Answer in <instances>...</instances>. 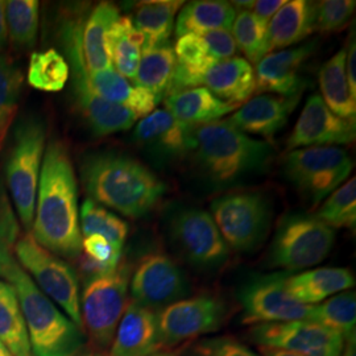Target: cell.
Wrapping results in <instances>:
<instances>
[{
    "mask_svg": "<svg viewBox=\"0 0 356 356\" xmlns=\"http://www.w3.org/2000/svg\"><path fill=\"white\" fill-rule=\"evenodd\" d=\"M31 234L51 254L74 259L82 252L76 175L63 141H49L44 153Z\"/></svg>",
    "mask_w": 356,
    "mask_h": 356,
    "instance_id": "6da1fadb",
    "label": "cell"
},
{
    "mask_svg": "<svg viewBox=\"0 0 356 356\" xmlns=\"http://www.w3.org/2000/svg\"><path fill=\"white\" fill-rule=\"evenodd\" d=\"M81 173L90 200L134 219L152 211L166 191L165 184L147 166L123 153L90 154Z\"/></svg>",
    "mask_w": 356,
    "mask_h": 356,
    "instance_id": "7a4b0ae2",
    "label": "cell"
},
{
    "mask_svg": "<svg viewBox=\"0 0 356 356\" xmlns=\"http://www.w3.org/2000/svg\"><path fill=\"white\" fill-rule=\"evenodd\" d=\"M3 279L17 294L33 356H76L83 343V331L41 292L17 260L4 268Z\"/></svg>",
    "mask_w": 356,
    "mask_h": 356,
    "instance_id": "3957f363",
    "label": "cell"
},
{
    "mask_svg": "<svg viewBox=\"0 0 356 356\" xmlns=\"http://www.w3.org/2000/svg\"><path fill=\"white\" fill-rule=\"evenodd\" d=\"M191 151L204 173L220 185L261 170L273 153L269 143L250 138L227 120L194 127Z\"/></svg>",
    "mask_w": 356,
    "mask_h": 356,
    "instance_id": "277c9868",
    "label": "cell"
},
{
    "mask_svg": "<svg viewBox=\"0 0 356 356\" xmlns=\"http://www.w3.org/2000/svg\"><path fill=\"white\" fill-rule=\"evenodd\" d=\"M82 26L81 19L70 15L60 26V41L67 57L76 106L91 131L98 136L129 129L138 120L135 114L123 106L104 101L90 86L89 72L82 51Z\"/></svg>",
    "mask_w": 356,
    "mask_h": 356,
    "instance_id": "5b68a950",
    "label": "cell"
},
{
    "mask_svg": "<svg viewBox=\"0 0 356 356\" xmlns=\"http://www.w3.org/2000/svg\"><path fill=\"white\" fill-rule=\"evenodd\" d=\"M45 126L38 116L19 122L6 165L7 185L19 219L26 231L32 229L38 181L45 148Z\"/></svg>",
    "mask_w": 356,
    "mask_h": 356,
    "instance_id": "8992f818",
    "label": "cell"
},
{
    "mask_svg": "<svg viewBox=\"0 0 356 356\" xmlns=\"http://www.w3.org/2000/svg\"><path fill=\"white\" fill-rule=\"evenodd\" d=\"M131 268L120 263L114 270L97 275L88 281L81 304L83 329L92 342L107 348L114 341L115 332L126 310Z\"/></svg>",
    "mask_w": 356,
    "mask_h": 356,
    "instance_id": "52a82bcc",
    "label": "cell"
},
{
    "mask_svg": "<svg viewBox=\"0 0 356 356\" xmlns=\"http://www.w3.org/2000/svg\"><path fill=\"white\" fill-rule=\"evenodd\" d=\"M354 168L341 147H306L284 159V173L306 200L316 206L350 177Z\"/></svg>",
    "mask_w": 356,
    "mask_h": 356,
    "instance_id": "ba28073f",
    "label": "cell"
},
{
    "mask_svg": "<svg viewBox=\"0 0 356 356\" xmlns=\"http://www.w3.org/2000/svg\"><path fill=\"white\" fill-rule=\"evenodd\" d=\"M13 254L19 266L35 279L38 289L60 306L67 317L83 331L79 285L74 269L41 247L31 232L19 238Z\"/></svg>",
    "mask_w": 356,
    "mask_h": 356,
    "instance_id": "9c48e42d",
    "label": "cell"
},
{
    "mask_svg": "<svg viewBox=\"0 0 356 356\" xmlns=\"http://www.w3.org/2000/svg\"><path fill=\"white\" fill-rule=\"evenodd\" d=\"M334 241L335 231L322 223L317 216H286L270 245V264L286 273L314 267L330 254Z\"/></svg>",
    "mask_w": 356,
    "mask_h": 356,
    "instance_id": "30bf717a",
    "label": "cell"
},
{
    "mask_svg": "<svg viewBox=\"0 0 356 356\" xmlns=\"http://www.w3.org/2000/svg\"><path fill=\"white\" fill-rule=\"evenodd\" d=\"M213 219L223 241L238 252H252L267 236L272 206L259 193H235L211 204Z\"/></svg>",
    "mask_w": 356,
    "mask_h": 356,
    "instance_id": "8fae6325",
    "label": "cell"
},
{
    "mask_svg": "<svg viewBox=\"0 0 356 356\" xmlns=\"http://www.w3.org/2000/svg\"><path fill=\"white\" fill-rule=\"evenodd\" d=\"M288 273L254 276L239 291L243 322L250 325L309 321L313 306L300 304L286 292Z\"/></svg>",
    "mask_w": 356,
    "mask_h": 356,
    "instance_id": "7c38bea8",
    "label": "cell"
},
{
    "mask_svg": "<svg viewBox=\"0 0 356 356\" xmlns=\"http://www.w3.org/2000/svg\"><path fill=\"white\" fill-rule=\"evenodd\" d=\"M254 343L302 356H342L344 338L312 321L254 325L250 331Z\"/></svg>",
    "mask_w": 356,
    "mask_h": 356,
    "instance_id": "4fadbf2b",
    "label": "cell"
},
{
    "mask_svg": "<svg viewBox=\"0 0 356 356\" xmlns=\"http://www.w3.org/2000/svg\"><path fill=\"white\" fill-rule=\"evenodd\" d=\"M226 314V305L211 296H195L176 301L157 313L161 344L184 343L219 330Z\"/></svg>",
    "mask_w": 356,
    "mask_h": 356,
    "instance_id": "5bb4252c",
    "label": "cell"
},
{
    "mask_svg": "<svg viewBox=\"0 0 356 356\" xmlns=\"http://www.w3.org/2000/svg\"><path fill=\"white\" fill-rule=\"evenodd\" d=\"M170 229L173 243L194 267L216 269L227 261L229 245L223 241L213 216L204 210L179 211Z\"/></svg>",
    "mask_w": 356,
    "mask_h": 356,
    "instance_id": "9a60e30c",
    "label": "cell"
},
{
    "mask_svg": "<svg viewBox=\"0 0 356 356\" xmlns=\"http://www.w3.org/2000/svg\"><path fill=\"white\" fill-rule=\"evenodd\" d=\"M132 301L139 305L163 309L188 294V281L175 260L164 252L145 254L131 277Z\"/></svg>",
    "mask_w": 356,
    "mask_h": 356,
    "instance_id": "2e32d148",
    "label": "cell"
},
{
    "mask_svg": "<svg viewBox=\"0 0 356 356\" xmlns=\"http://www.w3.org/2000/svg\"><path fill=\"white\" fill-rule=\"evenodd\" d=\"M355 120H347L331 113L319 94H313L286 141V149L306 147H335L355 140Z\"/></svg>",
    "mask_w": 356,
    "mask_h": 356,
    "instance_id": "e0dca14e",
    "label": "cell"
},
{
    "mask_svg": "<svg viewBox=\"0 0 356 356\" xmlns=\"http://www.w3.org/2000/svg\"><path fill=\"white\" fill-rule=\"evenodd\" d=\"M193 129L163 108L141 119L135 128L134 139L156 159L173 161L191 152Z\"/></svg>",
    "mask_w": 356,
    "mask_h": 356,
    "instance_id": "ac0fdd59",
    "label": "cell"
},
{
    "mask_svg": "<svg viewBox=\"0 0 356 356\" xmlns=\"http://www.w3.org/2000/svg\"><path fill=\"white\" fill-rule=\"evenodd\" d=\"M314 47L316 44L310 42L267 54L256 65V91L273 92L284 98L300 95L305 86L301 69L313 54Z\"/></svg>",
    "mask_w": 356,
    "mask_h": 356,
    "instance_id": "d6986e66",
    "label": "cell"
},
{
    "mask_svg": "<svg viewBox=\"0 0 356 356\" xmlns=\"http://www.w3.org/2000/svg\"><path fill=\"white\" fill-rule=\"evenodd\" d=\"M298 101L300 95L292 98L269 94L257 95L239 107L227 122L245 135H256L272 141L288 123Z\"/></svg>",
    "mask_w": 356,
    "mask_h": 356,
    "instance_id": "ffe728a7",
    "label": "cell"
},
{
    "mask_svg": "<svg viewBox=\"0 0 356 356\" xmlns=\"http://www.w3.org/2000/svg\"><path fill=\"white\" fill-rule=\"evenodd\" d=\"M161 346L157 314L134 301L128 302L108 356H149Z\"/></svg>",
    "mask_w": 356,
    "mask_h": 356,
    "instance_id": "44dd1931",
    "label": "cell"
},
{
    "mask_svg": "<svg viewBox=\"0 0 356 356\" xmlns=\"http://www.w3.org/2000/svg\"><path fill=\"white\" fill-rule=\"evenodd\" d=\"M200 86L231 104H242L256 91L254 69L245 58L231 57L216 61L201 78Z\"/></svg>",
    "mask_w": 356,
    "mask_h": 356,
    "instance_id": "7402d4cb",
    "label": "cell"
},
{
    "mask_svg": "<svg viewBox=\"0 0 356 356\" xmlns=\"http://www.w3.org/2000/svg\"><path fill=\"white\" fill-rule=\"evenodd\" d=\"M355 277L346 268H317L298 275H288L286 292L304 305L314 306L338 293L354 288Z\"/></svg>",
    "mask_w": 356,
    "mask_h": 356,
    "instance_id": "603a6c76",
    "label": "cell"
},
{
    "mask_svg": "<svg viewBox=\"0 0 356 356\" xmlns=\"http://www.w3.org/2000/svg\"><path fill=\"white\" fill-rule=\"evenodd\" d=\"M164 106L169 114L191 127L216 122L241 107L220 101L204 86L173 91L166 95Z\"/></svg>",
    "mask_w": 356,
    "mask_h": 356,
    "instance_id": "cb8c5ba5",
    "label": "cell"
},
{
    "mask_svg": "<svg viewBox=\"0 0 356 356\" xmlns=\"http://www.w3.org/2000/svg\"><path fill=\"white\" fill-rule=\"evenodd\" d=\"M90 86L92 91L107 102L119 104L143 119L154 111L160 98L153 92L139 86L131 85L114 67L89 73Z\"/></svg>",
    "mask_w": 356,
    "mask_h": 356,
    "instance_id": "d4e9b609",
    "label": "cell"
},
{
    "mask_svg": "<svg viewBox=\"0 0 356 356\" xmlns=\"http://www.w3.org/2000/svg\"><path fill=\"white\" fill-rule=\"evenodd\" d=\"M316 32V4L306 0L286 1L268 23L269 49H284Z\"/></svg>",
    "mask_w": 356,
    "mask_h": 356,
    "instance_id": "484cf974",
    "label": "cell"
},
{
    "mask_svg": "<svg viewBox=\"0 0 356 356\" xmlns=\"http://www.w3.org/2000/svg\"><path fill=\"white\" fill-rule=\"evenodd\" d=\"M119 17L115 4L102 1L94 7L82 26V51L89 73L114 67L108 53V33Z\"/></svg>",
    "mask_w": 356,
    "mask_h": 356,
    "instance_id": "4316f807",
    "label": "cell"
},
{
    "mask_svg": "<svg viewBox=\"0 0 356 356\" xmlns=\"http://www.w3.org/2000/svg\"><path fill=\"white\" fill-rule=\"evenodd\" d=\"M185 3L181 0H147L135 6L132 23L144 36V47L165 45L170 38L178 11Z\"/></svg>",
    "mask_w": 356,
    "mask_h": 356,
    "instance_id": "83f0119b",
    "label": "cell"
},
{
    "mask_svg": "<svg viewBox=\"0 0 356 356\" xmlns=\"http://www.w3.org/2000/svg\"><path fill=\"white\" fill-rule=\"evenodd\" d=\"M236 17L235 7L229 1L197 0L184 4L176 22L177 38L184 35H204L209 31L231 29Z\"/></svg>",
    "mask_w": 356,
    "mask_h": 356,
    "instance_id": "f1b7e54d",
    "label": "cell"
},
{
    "mask_svg": "<svg viewBox=\"0 0 356 356\" xmlns=\"http://www.w3.org/2000/svg\"><path fill=\"white\" fill-rule=\"evenodd\" d=\"M321 98L331 113L347 120H355L356 99L351 95L346 76V49L334 54L319 70Z\"/></svg>",
    "mask_w": 356,
    "mask_h": 356,
    "instance_id": "f546056e",
    "label": "cell"
},
{
    "mask_svg": "<svg viewBox=\"0 0 356 356\" xmlns=\"http://www.w3.org/2000/svg\"><path fill=\"white\" fill-rule=\"evenodd\" d=\"M176 65L177 60L172 47L165 44L160 47L143 48L134 85L148 90L163 99L172 88Z\"/></svg>",
    "mask_w": 356,
    "mask_h": 356,
    "instance_id": "4dcf8cb0",
    "label": "cell"
},
{
    "mask_svg": "<svg viewBox=\"0 0 356 356\" xmlns=\"http://www.w3.org/2000/svg\"><path fill=\"white\" fill-rule=\"evenodd\" d=\"M144 36L131 17L120 16L108 33V53L116 72L126 79H135L140 63Z\"/></svg>",
    "mask_w": 356,
    "mask_h": 356,
    "instance_id": "1f68e13d",
    "label": "cell"
},
{
    "mask_svg": "<svg viewBox=\"0 0 356 356\" xmlns=\"http://www.w3.org/2000/svg\"><path fill=\"white\" fill-rule=\"evenodd\" d=\"M0 342L13 356H33L17 294L6 280H0Z\"/></svg>",
    "mask_w": 356,
    "mask_h": 356,
    "instance_id": "d6a6232c",
    "label": "cell"
},
{
    "mask_svg": "<svg viewBox=\"0 0 356 356\" xmlns=\"http://www.w3.org/2000/svg\"><path fill=\"white\" fill-rule=\"evenodd\" d=\"M309 321L339 332L344 341L355 338V292L338 293L319 305L313 306Z\"/></svg>",
    "mask_w": 356,
    "mask_h": 356,
    "instance_id": "836d02e7",
    "label": "cell"
},
{
    "mask_svg": "<svg viewBox=\"0 0 356 356\" xmlns=\"http://www.w3.org/2000/svg\"><path fill=\"white\" fill-rule=\"evenodd\" d=\"M70 76L66 58L56 49L36 51L31 56L28 65V83L33 89L47 92L64 90Z\"/></svg>",
    "mask_w": 356,
    "mask_h": 356,
    "instance_id": "e575fe53",
    "label": "cell"
},
{
    "mask_svg": "<svg viewBox=\"0 0 356 356\" xmlns=\"http://www.w3.org/2000/svg\"><path fill=\"white\" fill-rule=\"evenodd\" d=\"M231 29L236 47L244 53L250 64L257 65L269 54L268 23L259 19L252 11L243 10L236 13Z\"/></svg>",
    "mask_w": 356,
    "mask_h": 356,
    "instance_id": "d590c367",
    "label": "cell"
},
{
    "mask_svg": "<svg viewBox=\"0 0 356 356\" xmlns=\"http://www.w3.org/2000/svg\"><path fill=\"white\" fill-rule=\"evenodd\" d=\"M81 234L85 236L99 235L108 242L123 248L128 236L127 222L106 210L101 204L88 198L79 213Z\"/></svg>",
    "mask_w": 356,
    "mask_h": 356,
    "instance_id": "8d00e7d4",
    "label": "cell"
},
{
    "mask_svg": "<svg viewBox=\"0 0 356 356\" xmlns=\"http://www.w3.org/2000/svg\"><path fill=\"white\" fill-rule=\"evenodd\" d=\"M6 24L13 45L19 49H31L38 38V0L6 1Z\"/></svg>",
    "mask_w": 356,
    "mask_h": 356,
    "instance_id": "74e56055",
    "label": "cell"
},
{
    "mask_svg": "<svg viewBox=\"0 0 356 356\" xmlns=\"http://www.w3.org/2000/svg\"><path fill=\"white\" fill-rule=\"evenodd\" d=\"M23 81V73L13 60L0 54V145L6 140L17 111Z\"/></svg>",
    "mask_w": 356,
    "mask_h": 356,
    "instance_id": "f35d334b",
    "label": "cell"
},
{
    "mask_svg": "<svg viewBox=\"0 0 356 356\" xmlns=\"http://www.w3.org/2000/svg\"><path fill=\"white\" fill-rule=\"evenodd\" d=\"M316 216L332 229H355L356 178L348 179L332 191Z\"/></svg>",
    "mask_w": 356,
    "mask_h": 356,
    "instance_id": "ab89813d",
    "label": "cell"
},
{
    "mask_svg": "<svg viewBox=\"0 0 356 356\" xmlns=\"http://www.w3.org/2000/svg\"><path fill=\"white\" fill-rule=\"evenodd\" d=\"M20 238V226L13 213L11 201L0 179V277L4 268L15 259L13 250Z\"/></svg>",
    "mask_w": 356,
    "mask_h": 356,
    "instance_id": "60d3db41",
    "label": "cell"
},
{
    "mask_svg": "<svg viewBox=\"0 0 356 356\" xmlns=\"http://www.w3.org/2000/svg\"><path fill=\"white\" fill-rule=\"evenodd\" d=\"M354 0H323L316 4V32L332 33L348 24L355 13Z\"/></svg>",
    "mask_w": 356,
    "mask_h": 356,
    "instance_id": "b9f144b4",
    "label": "cell"
},
{
    "mask_svg": "<svg viewBox=\"0 0 356 356\" xmlns=\"http://www.w3.org/2000/svg\"><path fill=\"white\" fill-rule=\"evenodd\" d=\"M182 356H261L245 344L229 337L202 339L191 346Z\"/></svg>",
    "mask_w": 356,
    "mask_h": 356,
    "instance_id": "7bdbcfd3",
    "label": "cell"
},
{
    "mask_svg": "<svg viewBox=\"0 0 356 356\" xmlns=\"http://www.w3.org/2000/svg\"><path fill=\"white\" fill-rule=\"evenodd\" d=\"M204 38L211 57L216 61L227 60L235 56L238 51L236 42L232 38V33L229 29H216L209 31L204 35H200Z\"/></svg>",
    "mask_w": 356,
    "mask_h": 356,
    "instance_id": "ee69618b",
    "label": "cell"
},
{
    "mask_svg": "<svg viewBox=\"0 0 356 356\" xmlns=\"http://www.w3.org/2000/svg\"><path fill=\"white\" fill-rule=\"evenodd\" d=\"M285 3L286 0H257L254 1L251 11L263 22L269 23L273 15L277 13Z\"/></svg>",
    "mask_w": 356,
    "mask_h": 356,
    "instance_id": "f6af8a7d",
    "label": "cell"
},
{
    "mask_svg": "<svg viewBox=\"0 0 356 356\" xmlns=\"http://www.w3.org/2000/svg\"><path fill=\"white\" fill-rule=\"evenodd\" d=\"M346 76L351 95L356 99V45L354 36L346 49Z\"/></svg>",
    "mask_w": 356,
    "mask_h": 356,
    "instance_id": "bcb514c9",
    "label": "cell"
},
{
    "mask_svg": "<svg viewBox=\"0 0 356 356\" xmlns=\"http://www.w3.org/2000/svg\"><path fill=\"white\" fill-rule=\"evenodd\" d=\"M6 1H0V49L6 45L8 32H7V24H6Z\"/></svg>",
    "mask_w": 356,
    "mask_h": 356,
    "instance_id": "7dc6e473",
    "label": "cell"
},
{
    "mask_svg": "<svg viewBox=\"0 0 356 356\" xmlns=\"http://www.w3.org/2000/svg\"><path fill=\"white\" fill-rule=\"evenodd\" d=\"M259 351L261 356H302L294 353H289V351H284V350H279V348H272V347H260L259 346Z\"/></svg>",
    "mask_w": 356,
    "mask_h": 356,
    "instance_id": "c3c4849f",
    "label": "cell"
},
{
    "mask_svg": "<svg viewBox=\"0 0 356 356\" xmlns=\"http://www.w3.org/2000/svg\"><path fill=\"white\" fill-rule=\"evenodd\" d=\"M356 338V337H355ZM355 338H350L344 342L343 354L342 356H356Z\"/></svg>",
    "mask_w": 356,
    "mask_h": 356,
    "instance_id": "681fc988",
    "label": "cell"
},
{
    "mask_svg": "<svg viewBox=\"0 0 356 356\" xmlns=\"http://www.w3.org/2000/svg\"><path fill=\"white\" fill-rule=\"evenodd\" d=\"M0 356H13L11 353H10V350L4 346V344L0 342Z\"/></svg>",
    "mask_w": 356,
    "mask_h": 356,
    "instance_id": "f907efd6",
    "label": "cell"
},
{
    "mask_svg": "<svg viewBox=\"0 0 356 356\" xmlns=\"http://www.w3.org/2000/svg\"><path fill=\"white\" fill-rule=\"evenodd\" d=\"M149 356H175V354H172V353H160V351H157V353H154V354Z\"/></svg>",
    "mask_w": 356,
    "mask_h": 356,
    "instance_id": "816d5d0a",
    "label": "cell"
},
{
    "mask_svg": "<svg viewBox=\"0 0 356 356\" xmlns=\"http://www.w3.org/2000/svg\"><path fill=\"white\" fill-rule=\"evenodd\" d=\"M82 356H101V355H82Z\"/></svg>",
    "mask_w": 356,
    "mask_h": 356,
    "instance_id": "f5cc1de1",
    "label": "cell"
}]
</instances>
